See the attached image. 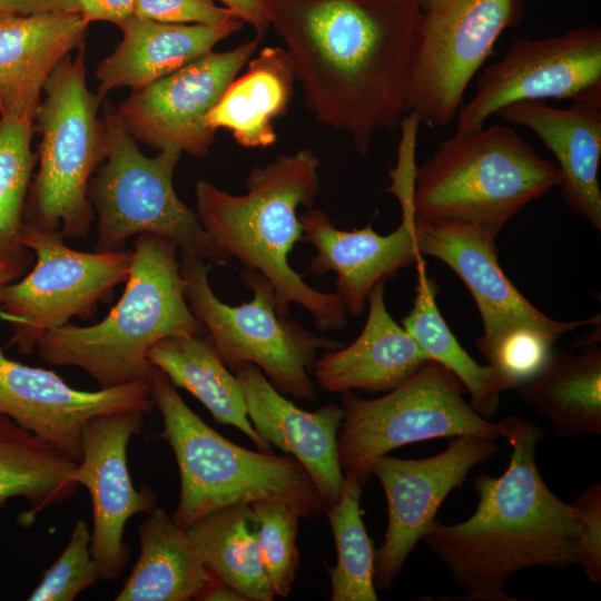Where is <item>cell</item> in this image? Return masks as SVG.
Segmentation results:
<instances>
[{
	"label": "cell",
	"instance_id": "1",
	"mask_svg": "<svg viewBox=\"0 0 601 601\" xmlns=\"http://www.w3.org/2000/svg\"><path fill=\"white\" fill-rule=\"evenodd\" d=\"M272 0V21L317 121L367 155L408 114L424 17L405 0Z\"/></svg>",
	"mask_w": 601,
	"mask_h": 601
},
{
	"label": "cell",
	"instance_id": "2",
	"mask_svg": "<svg viewBox=\"0 0 601 601\" xmlns=\"http://www.w3.org/2000/svg\"><path fill=\"white\" fill-rule=\"evenodd\" d=\"M502 423L512 447L503 474L475 476V512L451 525L435 520L422 538L464 591L462 600L515 601L504 588L516 572L577 564L575 510L550 490L536 464L544 430L518 416Z\"/></svg>",
	"mask_w": 601,
	"mask_h": 601
},
{
	"label": "cell",
	"instance_id": "3",
	"mask_svg": "<svg viewBox=\"0 0 601 601\" xmlns=\"http://www.w3.org/2000/svg\"><path fill=\"white\" fill-rule=\"evenodd\" d=\"M319 167L317 155L303 148L252 168L242 195L199 179L195 184L196 213L227 257L270 283L280 317H288L295 303L313 316L319 331H342L348 318L341 296L311 287L287 259L303 237L297 209L312 208L318 196Z\"/></svg>",
	"mask_w": 601,
	"mask_h": 601
},
{
	"label": "cell",
	"instance_id": "4",
	"mask_svg": "<svg viewBox=\"0 0 601 601\" xmlns=\"http://www.w3.org/2000/svg\"><path fill=\"white\" fill-rule=\"evenodd\" d=\"M178 248L161 236H137L122 296L108 315L90 326L49 329L36 346L39 357L81 368L100 388L149 381L155 366L148 352L155 344L207 334L187 304Z\"/></svg>",
	"mask_w": 601,
	"mask_h": 601
},
{
	"label": "cell",
	"instance_id": "5",
	"mask_svg": "<svg viewBox=\"0 0 601 601\" xmlns=\"http://www.w3.org/2000/svg\"><path fill=\"white\" fill-rule=\"evenodd\" d=\"M149 381L162 418L159 437L173 449L179 470L180 496L171 515L178 525L188 529L214 510L264 500L288 503L302 518L322 514V497L294 456L255 452L228 441L185 403L161 371L155 367Z\"/></svg>",
	"mask_w": 601,
	"mask_h": 601
},
{
	"label": "cell",
	"instance_id": "6",
	"mask_svg": "<svg viewBox=\"0 0 601 601\" xmlns=\"http://www.w3.org/2000/svg\"><path fill=\"white\" fill-rule=\"evenodd\" d=\"M558 184L555 162L542 158L515 130L484 125L441 140L416 167L413 215L470 223L499 234Z\"/></svg>",
	"mask_w": 601,
	"mask_h": 601
},
{
	"label": "cell",
	"instance_id": "7",
	"mask_svg": "<svg viewBox=\"0 0 601 601\" xmlns=\"http://www.w3.org/2000/svg\"><path fill=\"white\" fill-rule=\"evenodd\" d=\"M36 111L41 136L38 171L27 200V223L86 236L93 220L88 187L107 156V134L99 116L102 97L87 86L82 47L66 56L49 76Z\"/></svg>",
	"mask_w": 601,
	"mask_h": 601
},
{
	"label": "cell",
	"instance_id": "8",
	"mask_svg": "<svg viewBox=\"0 0 601 601\" xmlns=\"http://www.w3.org/2000/svg\"><path fill=\"white\" fill-rule=\"evenodd\" d=\"M102 117L107 156L88 187L98 219L95 250H120L128 238L151 234L175 242L183 253L211 266L228 265L230 258L215 245L197 213L185 205L174 188L181 152L164 149L148 157L112 107L107 105Z\"/></svg>",
	"mask_w": 601,
	"mask_h": 601
},
{
	"label": "cell",
	"instance_id": "9",
	"mask_svg": "<svg viewBox=\"0 0 601 601\" xmlns=\"http://www.w3.org/2000/svg\"><path fill=\"white\" fill-rule=\"evenodd\" d=\"M179 264L187 304L225 365L233 372L239 364L252 363L283 395L315 400L309 372L317 353L342 344L306 331L288 317H280L275 308L273 286L258 273H243L253 298L231 306L220 300L210 287L211 265L183 252Z\"/></svg>",
	"mask_w": 601,
	"mask_h": 601
},
{
	"label": "cell",
	"instance_id": "10",
	"mask_svg": "<svg viewBox=\"0 0 601 601\" xmlns=\"http://www.w3.org/2000/svg\"><path fill=\"white\" fill-rule=\"evenodd\" d=\"M463 393L459 378L432 359L381 397L365 400L352 391L341 393L344 417L337 451L344 476L364 486L378 457L421 441L462 435L503 437L502 421L480 415Z\"/></svg>",
	"mask_w": 601,
	"mask_h": 601
},
{
	"label": "cell",
	"instance_id": "11",
	"mask_svg": "<svg viewBox=\"0 0 601 601\" xmlns=\"http://www.w3.org/2000/svg\"><path fill=\"white\" fill-rule=\"evenodd\" d=\"M21 244L36 263L28 275L0 290V321L12 328L9 345L30 355L49 329L72 317L92 316L131 268L132 249L80 252L65 244L60 231L23 223Z\"/></svg>",
	"mask_w": 601,
	"mask_h": 601
},
{
	"label": "cell",
	"instance_id": "12",
	"mask_svg": "<svg viewBox=\"0 0 601 601\" xmlns=\"http://www.w3.org/2000/svg\"><path fill=\"white\" fill-rule=\"evenodd\" d=\"M566 99L601 107V32L578 28L540 40L515 38L486 67L474 96L456 115V131L483 127L501 108L522 100Z\"/></svg>",
	"mask_w": 601,
	"mask_h": 601
},
{
	"label": "cell",
	"instance_id": "13",
	"mask_svg": "<svg viewBox=\"0 0 601 601\" xmlns=\"http://www.w3.org/2000/svg\"><path fill=\"white\" fill-rule=\"evenodd\" d=\"M513 0H440L423 19L408 112L420 124H451L472 78L513 14Z\"/></svg>",
	"mask_w": 601,
	"mask_h": 601
},
{
	"label": "cell",
	"instance_id": "14",
	"mask_svg": "<svg viewBox=\"0 0 601 601\" xmlns=\"http://www.w3.org/2000/svg\"><path fill=\"white\" fill-rule=\"evenodd\" d=\"M259 38L209 51L180 69L131 90L117 111L128 132L157 150L206 156L216 130L206 117L258 50Z\"/></svg>",
	"mask_w": 601,
	"mask_h": 601
},
{
	"label": "cell",
	"instance_id": "15",
	"mask_svg": "<svg viewBox=\"0 0 601 601\" xmlns=\"http://www.w3.org/2000/svg\"><path fill=\"white\" fill-rule=\"evenodd\" d=\"M496 441L462 435L451 437L447 447L425 459L378 457L373 467L387 501V529L375 556V587L387 590L406 559L435 522L447 495L459 487L476 465L495 457Z\"/></svg>",
	"mask_w": 601,
	"mask_h": 601
},
{
	"label": "cell",
	"instance_id": "16",
	"mask_svg": "<svg viewBox=\"0 0 601 601\" xmlns=\"http://www.w3.org/2000/svg\"><path fill=\"white\" fill-rule=\"evenodd\" d=\"M417 250L447 265L467 287L480 313L483 333L476 341L484 356L505 334L532 328L556 339L578 327L600 325V315L561 322L532 305L502 270L497 233L470 223L413 219Z\"/></svg>",
	"mask_w": 601,
	"mask_h": 601
},
{
	"label": "cell",
	"instance_id": "17",
	"mask_svg": "<svg viewBox=\"0 0 601 601\" xmlns=\"http://www.w3.org/2000/svg\"><path fill=\"white\" fill-rule=\"evenodd\" d=\"M144 415L140 411L101 414L82 427L81 460L71 480L90 495V550L102 580L117 579L128 563L130 550L124 541L127 521L157 506L150 489L138 491L134 486L127 463L129 441L141 431Z\"/></svg>",
	"mask_w": 601,
	"mask_h": 601
},
{
	"label": "cell",
	"instance_id": "18",
	"mask_svg": "<svg viewBox=\"0 0 601 601\" xmlns=\"http://www.w3.org/2000/svg\"><path fill=\"white\" fill-rule=\"evenodd\" d=\"M154 407L150 381L83 391L55 371L10 359L0 348V413L41 437L77 463L81 432L97 415Z\"/></svg>",
	"mask_w": 601,
	"mask_h": 601
},
{
	"label": "cell",
	"instance_id": "19",
	"mask_svg": "<svg viewBox=\"0 0 601 601\" xmlns=\"http://www.w3.org/2000/svg\"><path fill=\"white\" fill-rule=\"evenodd\" d=\"M233 373L256 432L272 446L294 456L309 474L325 508L334 505L345 480L337 451L343 407L325 404L314 412L304 411L285 398L252 363L239 364Z\"/></svg>",
	"mask_w": 601,
	"mask_h": 601
},
{
	"label": "cell",
	"instance_id": "20",
	"mask_svg": "<svg viewBox=\"0 0 601 601\" xmlns=\"http://www.w3.org/2000/svg\"><path fill=\"white\" fill-rule=\"evenodd\" d=\"M414 218L402 217L398 227L378 235L371 225L342 230L319 209L309 208L299 216L302 240L316 249L309 272L336 276V293L347 315L362 314L372 288L386 282L398 269L423 262L416 246Z\"/></svg>",
	"mask_w": 601,
	"mask_h": 601
},
{
	"label": "cell",
	"instance_id": "21",
	"mask_svg": "<svg viewBox=\"0 0 601 601\" xmlns=\"http://www.w3.org/2000/svg\"><path fill=\"white\" fill-rule=\"evenodd\" d=\"M494 116L532 130L554 155L561 196L566 206L601 230V107L572 104L553 107L543 100H522Z\"/></svg>",
	"mask_w": 601,
	"mask_h": 601
},
{
	"label": "cell",
	"instance_id": "22",
	"mask_svg": "<svg viewBox=\"0 0 601 601\" xmlns=\"http://www.w3.org/2000/svg\"><path fill=\"white\" fill-rule=\"evenodd\" d=\"M88 23L78 11L0 13L2 117L35 121L46 81L82 47Z\"/></svg>",
	"mask_w": 601,
	"mask_h": 601
},
{
	"label": "cell",
	"instance_id": "23",
	"mask_svg": "<svg viewBox=\"0 0 601 601\" xmlns=\"http://www.w3.org/2000/svg\"><path fill=\"white\" fill-rule=\"evenodd\" d=\"M385 283L376 284L367 296L368 315L358 337L316 359L313 371L323 390L386 393L430 359L387 312Z\"/></svg>",
	"mask_w": 601,
	"mask_h": 601
},
{
	"label": "cell",
	"instance_id": "24",
	"mask_svg": "<svg viewBox=\"0 0 601 601\" xmlns=\"http://www.w3.org/2000/svg\"><path fill=\"white\" fill-rule=\"evenodd\" d=\"M117 26L122 39L96 71L101 97L118 88H140L180 69L236 32L242 21L179 24L131 16Z\"/></svg>",
	"mask_w": 601,
	"mask_h": 601
},
{
	"label": "cell",
	"instance_id": "25",
	"mask_svg": "<svg viewBox=\"0 0 601 601\" xmlns=\"http://www.w3.org/2000/svg\"><path fill=\"white\" fill-rule=\"evenodd\" d=\"M600 325L580 345V354L550 353L539 374L520 386V396L533 405L563 437L601 434Z\"/></svg>",
	"mask_w": 601,
	"mask_h": 601
},
{
	"label": "cell",
	"instance_id": "26",
	"mask_svg": "<svg viewBox=\"0 0 601 601\" xmlns=\"http://www.w3.org/2000/svg\"><path fill=\"white\" fill-rule=\"evenodd\" d=\"M246 66V72L231 81L207 115L206 124L229 130L244 148H266L277 140L274 121L286 114L296 77L282 47H264Z\"/></svg>",
	"mask_w": 601,
	"mask_h": 601
},
{
	"label": "cell",
	"instance_id": "27",
	"mask_svg": "<svg viewBox=\"0 0 601 601\" xmlns=\"http://www.w3.org/2000/svg\"><path fill=\"white\" fill-rule=\"evenodd\" d=\"M139 558L115 601H189L209 582L187 530L156 506L138 528Z\"/></svg>",
	"mask_w": 601,
	"mask_h": 601
},
{
	"label": "cell",
	"instance_id": "28",
	"mask_svg": "<svg viewBox=\"0 0 601 601\" xmlns=\"http://www.w3.org/2000/svg\"><path fill=\"white\" fill-rule=\"evenodd\" d=\"M148 358L175 387L195 396L216 423L238 428L258 451L273 453V446L260 437L248 418L235 374L221 361L207 334L167 337L149 349Z\"/></svg>",
	"mask_w": 601,
	"mask_h": 601
},
{
	"label": "cell",
	"instance_id": "29",
	"mask_svg": "<svg viewBox=\"0 0 601 601\" xmlns=\"http://www.w3.org/2000/svg\"><path fill=\"white\" fill-rule=\"evenodd\" d=\"M77 462L0 413V508L13 497L30 509L31 521L45 509L67 501L79 487L71 480Z\"/></svg>",
	"mask_w": 601,
	"mask_h": 601
},
{
	"label": "cell",
	"instance_id": "30",
	"mask_svg": "<svg viewBox=\"0 0 601 601\" xmlns=\"http://www.w3.org/2000/svg\"><path fill=\"white\" fill-rule=\"evenodd\" d=\"M187 530L208 572L239 591L247 601H272L255 535L250 506L214 510Z\"/></svg>",
	"mask_w": 601,
	"mask_h": 601
},
{
	"label": "cell",
	"instance_id": "31",
	"mask_svg": "<svg viewBox=\"0 0 601 601\" xmlns=\"http://www.w3.org/2000/svg\"><path fill=\"white\" fill-rule=\"evenodd\" d=\"M418 263V280L412 311L403 318L405 331L427 358L452 372L470 394V404L483 417L495 416L503 387L490 365H480L457 342L440 313L435 279Z\"/></svg>",
	"mask_w": 601,
	"mask_h": 601
},
{
	"label": "cell",
	"instance_id": "32",
	"mask_svg": "<svg viewBox=\"0 0 601 601\" xmlns=\"http://www.w3.org/2000/svg\"><path fill=\"white\" fill-rule=\"evenodd\" d=\"M338 501L325 508L333 532L337 560L328 569L332 601H377L374 582L376 551L364 522L361 509L363 485L344 476Z\"/></svg>",
	"mask_w": 601,
	"mask_h": 601
},
{
	"label": "cell",
	"instance_id": "33",
	"mask_svg": "<svg viewBox=\"0 0 601 601\" xmlns=\"http://www.w3.org/2000/svg\"><path fill=\"white\" fill-rule=\"evenodd\" d=\"M32 121L0 120V263L24 272L31 250L20 240L23 211L37 156L31 150Z\"/></svg>",
	"mask_w": 601,
	"mask_h": 601
},
{
	"label": "cell",
	"instance_id": "34",
	"mask_svg": "<svg viewBox=\"0 0 601 601\" xmlns=\"http://www.w3.org/2000/svg\"><path fill=\"white\" fill-rule=\"evenodd\" d=\"M263 570L274 597H287L299 564L296 536L302 519L293 505L277 500L249 504Z\"/></svg>",
	"mask_w": 601,
	"mask_h": 601
},
{
	"label": "cell",
	"instance_id": "35",
	"mask_svg": "<svg viewBox=\"0 0 601 601\" xmlns=\"http://www.w3.org/2000/svg\"><path fill=\"white\" fill-rule=\"evenodd\" d=\"M99 579L90 550V530L78 520L58 559L46 570L29 601H71Z\"/></svg>",
	"mask_w": 601,
	"mask_h": 601
},
{
	"label": "cell",
	"instance_id": "36",
	"mask_svg": "<svg viewBox=\"0 0 601 601\" xmlns=\"http://www.w3.org/2000/svg\"><path fill=\"white\" fill-rule=\"evenodd\" d=\"M556 338L532 328H516L505 334L485 355L503 391L513 390L534 378L544 366Z\"/></svg>",
	"mask_w": 601,
	"mask_h": 601
},
{
	"label": "cell",
	"instance_id": "37",
	"mask_svg": "<svg viewBox=\"0 0 601 601\" xmlns=\"http://www.w3.org/2000/svg\"><path fill=\"white\" fill-rule=\"evenodd\" d=\"M579 521L577 564L587 578L601 582V483L585 489L571 503Z\"/></svg>",
	"mask_w": 601,
	"mask_h": 601
},
{
	"label": "cell",
	"instance_id": "38",
	"mask_svg": "<svg viewBox=\"0 0 601 601\" xmlns=\"http://www.w3.org/2000/svg\"><path fill=\"white\" fill-rule=\"evenodd\" d=\"M134 16L179 24H217L236 18L214 0H137Z\"/></svg>",
	"mask_w": 601,
	"mask_h": 601
},
{
	"label": "cell",
	"instance_id": "39",
	"mask_svg": "<svg viewBox=\"0 0 601 601\" xmlns=\"http://www.w3.org/2000/svg\"><path fill=\"white\" fill-rule=\"evenodd\" d=\"M80 13L89 24L93 21L120 23L134 16L137 0H77Z\"/></svg>",
	"mask_w": 601,
	"mask_h": 601
},
{
	"label": "cell",
	"instance_id": "40",
	"mask_svg": "<svg viewBox=\"0 0 601 601\" xmlns=\"http://www.w3.org/2000/svg\"><path fill=\"white\" fill-rule=\"evenodd\" d=\"M242 22L250 24L260 37L272 21V0H218Z\"/></svg>",
	"mask_w": 601,
	"mask_h": 601
},
{
	"label": "cell",
	"instance_id": "41",
	"mask_svg": "<svg viewBox=\"0 0 601 601\" xmlns=\"http://www.w3.org/2000/svg\"><path fill=\"white\" fill-rule=\"evenodd\" d=\"M78 11L77 0H0V13Z\"/></svg>",
	"mask_w": 601,
	"mask_h": 601
},
{
	"label": "cell",
	"instance_id": "42",
	"mask_svg": "<svg viewBox=\"0 0 601 601\" xmlns=\"http://www.w3.org/2000/svg\"><path fill=\"white\" fill-rule=\"evenodd\" d=\"M194 600L247 601V599L239 591L213 575L209 582L199 591Z\"/></svg>",
	"mask_w": 601,
	"mask_h": 601
},
{
	"label": "cell",
	"instance_id": "43",
	"mask_svg": "<svg viewBox=\"0 0 601 601\" xmlns=\"http://www.w3.org/2000/svg\"><path fill=\"white\" fill-rule=\"evenodd\" d=\"M22 274H23L22 272H20L19 269L12 266H9V265L1 266L0 267V290L2 289L3 286L16 280Z\"/></svg>",
	"mask_w": 601,
	"mask_h": 601
},
{
	"label": "cell",
	"instance_id": "44",
	"mask_svg": "<svg viewBox=\"0 0 601 601\" xmlns=\"http://www.w3.org/2000/svg\"><path fill=\"white\" fill-rule=\"evenodd\" d=\"M421 1L424 6L425 10L427 11L431 7H433L437 1L440 0H416V2Z\"/></svg>",
	"mask_w": 601,
	"mask_h": 601
},
{
	"label": "cell",
	"instance_id": "45",
	"mask_svg": "<svg viewBox=\"0 0 601 601\" xmlns=\"http://www.w3.org/2000/svg\"><path fill=\"white\" fill-rule=\"evenodd\" d=\"M1 118H2V112H1V108H0V120H1Z\"/></svg>",
	"mask_w": 601,
	"mask_h": 601
},
{
	"label": "cell",
	"instance_id": "46",
	"mask_svg": "<svg viewBox=\"0 0 601 601\" xmlns=\"http://www.w3.org/2000/svg\"><path fill=\"white\" fill-rule=\"evenodd\" d=\"M3 265H4V264H1V263H0V267L3 266Z\"/></svg>",
	"mask_w": 601,
	"mask_h": 601
}]
</instances>
